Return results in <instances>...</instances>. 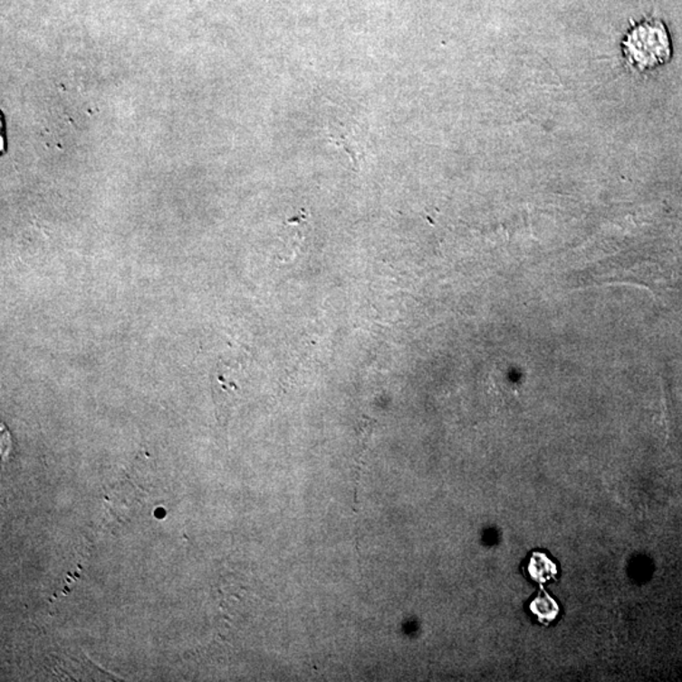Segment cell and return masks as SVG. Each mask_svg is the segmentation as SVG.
<instances>
[{
	"instance_id": "6da1fadb",
	"label": "cell",
	"mask_w": 682,
	"mask_h": 682,
	"mask_svg": "<svg viewBox=\"0 0 682 682\" xmlns=\"http://www.w3.org/2000/svg\"><path fill=\"white\" fill-rule=\"evenodd\" d=\"M627 60L639 70L662 65L671 53L670 37L665 24L658 19L633 25L623 41Z\"/></svg>"
},
{
	"instance_id": "7a4b0ae2",
	"label": "cell",
	"mask_w": 682,
	"mask_h": 682,
	"mask_svg": "<svg viewBox=\"0 0 682 682\" xmlns=\"http://www.w3.org/2000/svg\"><path fill=\"white\" fill-rule=\"evenodd\" d=\"M530 574L534 581L545 582L556 575V568L543 553H534L530 562Z\"/></svg>"
},
{
	"instance_id": "3957f363",
	"label": "cell",
	"mask_w": 682,
	"mask_h": 682,
	"mask_svg": "<svg viewBox=\"0 0 682 682\" xmlns=\"http://www.w3.org/2000/svg\"><path fill=\"white\" fill-rule=\"evenodd\" d=\"M531 610L543 622L555 620L557 613H559L556 601L551 599L549 595H543V597L534 599L533 604H531Z\"/></svg>"
}]
</instances>
